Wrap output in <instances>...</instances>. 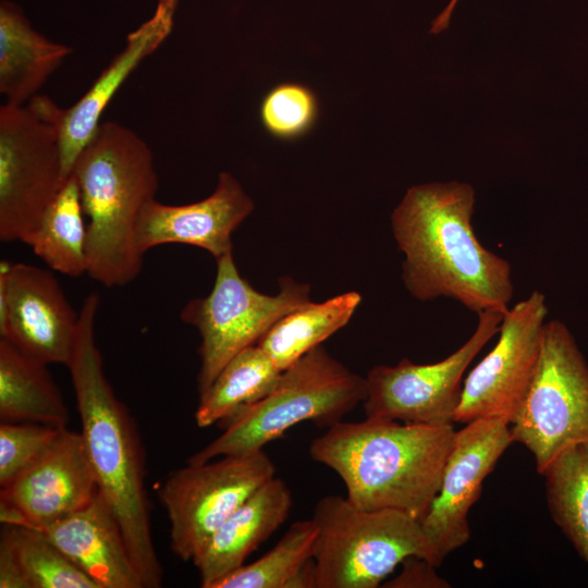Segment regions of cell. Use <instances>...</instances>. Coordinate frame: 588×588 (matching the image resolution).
Returning a JSON list of instances; mask_svg holds the SVG:
<instances>
[{
	"instance_id": "30",
	"label": "cell",
	"mask_w": 588,
	"mask_h": 588,
	"mask_svg": "<svg viewBox=\"0 0 588 588\" xmlns=\"http://www.w3.org/2000/svg\"><path fill=\"white\" fill-rule=\"evenodd\" d=\"M402 572L387 581L383 587L414 588V587H448V583L436 573V565L418 558L409 556L402 562Z\"/></svg>"
},
{
	"instance_id": "18",
	"label": "cell",
	"mask_w": 588,
	"mask_h": 588,
	"mask_svg": "<svg viewBox=\"0 0 588 588\" xmlns=\"http://www.w3.org/2000/svg\"><path fill=\"white\" fill-rule=\"evenodd\" d=\"M97 588H143L124 535L99 492L85 507L40 529Z\"/></svg>"
},
{
	"instance_id": "27",
	"label": "cell",
	"mask_w": 588,
	"mask_h": 588,
	"mask_svg": "<svg viewBox=\"0 0 588 588\" xmlns=\"http://www.w3.org/2000/svg\"><path fill=\"white\" fill-rule=\"evenodd\" d=\"M1 538L11 547L28 588H97L95 583L39 530L5 525Z\"/></svg>"
},
{
	"instance_id": "24",
	"label": "cell",
	"mask_w": 588,
	"mask_h": 588,
	"mask_svg": "<svg viewBox=\"0 0 588 588\" xmlns=\"http://www.w3.org/2000/svg\"><path fill=\"white\" fill-rule=\"evenodd\" d=\"M25 244L54 271L70 278L87 273V223L72 174Z\"/></svg>"
},
{
	"instance_id": "8",
	"label": "cell",
	"mask_w": 588,
	"mask_h": 588,
	"mask_svg": "<svg viewBox=\"0 0 588 588\" xmlns=\"http://www.w3.org/2000/svg\"><path fill=\"white\" fill-rule=\"evenodd\" d=\"M216 261L211 292L189 301L180 313L181 320L196 327L201 336L199 394L232 357L257 344L280 318L311 302L309 285L292 278H281L280 292L266 295L242 278L232 253Z\"/></svg>"
},
{
	"instance_id": "13",
	"label": "cell",
	"mask_w": 588,
	"mask_h": 588,
	"mask_svg": "<svg viewBox=\"0 0 588 588\" xmlns=\"http://www.w3.org/2000/svg\"><path fill=\"white\" fill-rule=\"evenodd\" d=\"M78 317L50 271L0 261V339L47 365L68 367Z\"/></svg>"
},
{
	"instance_id": "2",
	"label": "cell",
	"mask_w": 588,
	"mask_h": 588,
	"mask_svg": "<svg viewBox=\"0 0 588 588\" xmlns=\"http://www.w3.org/2000/svg\"><path fill=\"white\" fill-rule=\"evenodd\" d=\"M99 295L89 293L79 310L75 348L68 366L82 437L99 492L124 535L144 588L161 586L162 569L150 529L145 457L135 422L115 396L95 340Z\"/></svg>"
},
{
	"instance_id": "20",
	"label": "cell",
	"mask_w": 588,
	"mask_h": 588,
	"mask_svg": "<svg viewBox=\"0 0 588 588\" xmlns=\"http://www.w3.org/2000/svg\"><path fill=\"white\" fill-rule=\"evenodd\" d=\"M71 51L70 46L36 30L19 4L0 2V93L4 103L27 105Z\"/></svg>"
},
{
	"instance_id": "17",
	"label": "cell",
	"mask_w": 588,
	"mask_h": 588,
	"mask_svg": "<svg viewBox=\"0 0 588 588\" xmlns=\"http://www.w3.org/2000/svg\"><path fill=\"white\" fill-rule=\"evenodd\" d=\"M173 16L156 7L152 16L127 35L124 48L70 108L62 109L45 96L33 98V102L57 125L64 179L70 176L76 158L99 127L100 118L115 93L171 33Z\"/></svg>"
},
{
	"instance_id": "33",
	"label": "cell",
	"mask_w": 588,
	"mask_h": 588,
	"mask_svg": "<svg viewBox=\"0 0 588 588\" xmlns=\"http://www.w3.org/2000/svg\"><path fill=\"white\" fill-rule=\"evenodd\" d=\"M180 0H158V8H161L172 14H174Z\"/></svg>"
},
{
	"instance_id": "12",
	"label": "cell",
	"mask_w": 588,
	"mask_h": 588,
	"mask_svg": "<svg viewBox=\"0 0 588 588\" xmlns=\"http://www.w3.org/2000/svg\"><path fill=\"white\" fill-rule=\"evenodd\" d=\"M547 315L546 296L539 291L509 308L494 347L464 380L454 421L498 417L511 424L537 370Z\"/></svg>"
},
{
	"instance_id": "5",
	"label": "cell",
	"mask_w": 588,
	"mask_h": 588,
	"mask_svg": "<svg viewBox=\"0 0 588 588\" xmlns=\"http://www.w3.org/2000/svg\"><path fill=\"white\" fill-rule=\"evenodd\" d=\"M366 393V378L319 345L284 369L265 397L220 422L223 432L187 463L264 450L303 421L329 428L363 403Z\"/></svg>"
},
{
	"instance_id": "6",
	"label": "cell",
	"mask_w": 588,
	"mask_h": 588,
	"mask_svg": "<svg viewBox=\"0 0 588 588\" xmlns=\"http://www.w3.org/2000/svg\"><path fill=\"white\" fill-rule=\"evenodd\" d=\"M311 518L315 588H376L409 556L442 563L419 519L404 512L363 510L346 497L326 495Z\"/></svg>"
},
{
	"instance_id": "16",
	"label": "cell",
	"mask_w": 588,
	"mask_h": 588,
	"mask_svg": "<svg viewBox=\"0 0 588 588\" xmlns=\"http://www.w3.org/2000/svg\"><path fill=\"white\" fill-rule=\"evenodd\" d=\"M254 210L252 198L229 172H221L213 193L187 205L148 203L138 221L136 243L145 255L163 244L200 247L219 259L232 253V233Z\"/></svg>"
},
{
	"instance_id": "11",
	"label": "cell",
	"mask_w": 588,
	"mask_h": 588,
	"mask_svg": "<svg viewBox=\"0 0 588 588\" xmlns=\"http://www.w3.org/2000/svg\"><path fill=\"white\" fill-rule=\"evenodd\" d=\"M477 315L474 333L446 358L424 365L403 358L394 366L371 368L363 402L366 416L409 424H453L463 375L481 348L499 333L504 314L486 310Z\"/></svg>"
},
{
	"instance_id": "15",
	"label": "cell",
	"mask_w": 588,
	"mask_h": 588,
	"mask_svg": "<svg viewBox=\"0 0 588 588\" xmlns=\"http://www.w3.org/2000/svg\"><path fill=\"white\" fill-rule=\"evenodd\" d=\"M98 493L82 433L65 427L37 461L0 489V520L40 529L85 507Z\"/></svg>"
},
{
	"instance_id": "21",
	"label": "cell",
	"mask_w": 588,
	"mask_h": 588,
	"mask_svg": "<svg viewBox=\"0 0 588 588\" xmlns=\"http://www.w3.org/2000/svg\"><path fill=\"white\" fill-rule=\"evenodd\" d=\"M47 364L0 339V420L66 427L69 411Z\"/></svg>"
},
{
	"instance_id": "31",
	"label": "cell",
	"mask_w": 588,
	"mask_h": 588,
	"mask_svg": "<svg viewBox=\"0 0 588 588\" xmlns=\"http://www.w3.org/2000/svg\"><path fill=\"white\" fill-rule=\"evenodd\" d=\"M0 587L28 588L11 547L2 538H0Z\"/></svg>"
},
{
	"instance_id": "28",
	"label": "cell",
	"mask_w": 588,
	"mask_h": 588,
	"mask_svg": "<svg viewBox=\"0 0 588 588\" xmlns=\"http://www.w3.org/2000/svg\"><path fill=\"white\" fill-rule=\"evenodd\" d=\"M319 113L315 93L299 83H281L270 89L260 105V120L275 138L292 140L307 134Z\"/></svg>"
},
{
	"instance_id": "19",
	"label": "cell",
	"mask_w": 588,
	"mask_h": 588,
	"mask_svg": "<svg viewBox=\"0 0 588 588\" xmlns=\"http://www.w3.org/2000/svg\"><path fill=\"white\" fill-rule=\"evenodd\" d=\"M291 506V492L281 478L274 476L261 486L192 560L199 572L200 586L213 588L244 565L246 558L286 520Z\"/></svg>"
},
{
	"instance_id": "25",
	"label": "cell",
	"mask_w": 588,
	"mask_h": 588,
	"mask_svg": "<svg viewBox=\"0 0 588 588\" xmlns=\"http://www.w3.org/2000/svg\"><path fill=\"white\" fill-rule=\"evenodd\" d=\"M541 475L553 520L588 564V442L564 449Z\"/></svg>"
},
{
	"instance_id": "3",
	"label": "cell",
	"mask_w": 588,
	"mask_h": 588,
	"mask_svg": "<svg viewBox=\"0 0 588 588\" xmlns=\"http://www.w3.org/2000/svg\"><path fill=\"white\" fill-rule=\"evenodd\" d=\"M455 431L453 424L341 420L311 441L309 454L338 474L357 507L420 520L439 491Z\"/></svg>"
},
{
	"instance_id": "23",
	"label": "cell",
	"mask_w": 588,
	"mask_h": 588,
	"mask_svg": "<svg viewBox=\"0 0 588 588\" xmlns=\"http://www.w3.org/2000/svg\"><path fill=\"white\" fill-rule=\"evenodd\" d=\"M280 370L267 353L252 345L232 357L210 387L199 394L195 412L198 427L220 424L265 397L277 383Z\"/></svg>"
},
{
	"instance_id": "1",
	"label": "cell",
	"mask_w": 588,
	"mask_h": 588,
	"mask_svg": "<svg viewBox=\"0 0 588 588\" xmlns=\"http://www.w3.org/2000/svg\"><path fill=\"white\" fill-rule=\"evenodd\" d=\"M475 192L466 183L411 187L391 216L404 254L402 280L419 301L453 298L479 314H505L514 285L511 264L486 248L475 234Z\"/></svg>"
},
{
	"instance_id": "32",
	"label": "cell",
	"mask_w": 588,
	"mask_h": 588,
	"mask_svg": "<svg viewBox=\"0 0 588 588\" xmlns=\"http://www.w3.org/2000/svg\"><path fill=\"white\" fill-rule=\"evenodd\" d=\"M455 2L456 0H452V2L449 4L445 11L437 19L433 25V29L436 32H439L440 29H443L446 26L451 10L453 9Z\"/></svg>"
},
{
	"instance_id": "14",
	"label": "cell",
	"mask_w": 588,
	"mask_h": 588,
	"mask_svg": "<svg viewBox=\"0 0 588 588\" xmlns=\"http://www.w3.org/2000/svg\"><path fill=\"white\" fill-rule=\"evenodd\" d=\"M512 443L504 418L475 419L455 431L439 491L419 520L441 561L470 539L469 510L480 497L485 478Z\"/></svg>"
},
{
	"instance_id": "7",
	"label": "cell",
	"mask_w": 588,
	"mask_h": 588,
	"mask_svg": "<svg viewBox=\"0 0 588 588\" xmlns=\"http://www.w3.org/2000/svg\"><path fill=\"white\" fill-rule=\"evenodd\" d=\"M510 428L539 474L567 446L588 442V365L558 319L543 326L537 370Z\"/></svg>"
},
{
	"instance_id": "9",
	"label": "cell",
	"mask_w": 588,
	"mask_h": 588,
	"mask_svg": "<svg viewBox=\"0 0 588 588\" xmlns=\"http://www.w3.org/2000/svg\"><path fill=\"white\" fill-rule=\"evenodd\" d=\"M66 179L58 128L32 102L0 107V240L26 243Z\"/></svg>"
},
{
	"instance_id": "4",
	"label": "cell",
	"mask_w": 588,
	"mask_h": 588,
	"mask_svg": "<svg viewBox=\"0 0 588 588\" xmlns=\"http://www.w3.org/2000/svg\"><path fill=\"white\" fill-rule=\"evenodd\" d=\"M87 217V274L106 287L124 286L142 271L139 217L156 199L154 154L133 130L100 123L72 168ZM70 174V175H71Z\"/></svg>"
},
{
	"instance_id": "26",
	"label": "cell",
	"mask_w": 588,
	"mask_h": 588,
	"mask_svg": "<svg viewBox=\"0 0 588 588\" xmlns=\"http://www.w3.org/2000/svg\"><path fill=\"white\" fill-rule=\"evenodd\" d=\"M317 535L313 518L293 523L271 550L213 588H293L297 575L314 559Z\"/></svg>"
},
{
	"instance_id": "29",
	"label": "cell",
	"mask_w": 588,
	"mask_h": 588,
	"mask_svg": "<svg viewBox=\"0 0 588 588\" xmlns=\"http://www.w3.org/2000/svg\"><path fill=\"white\" fill-rule=\"evenodd\" d=\"M65 427L36 422L0 424V487L27 469Z\"/></svg>"
},
{
	"instance_id": "22",
	"label": "cell",
	"mask_w": 588,
	"mask_h": 588,
	"mask_svg": "<svg viewBox=\"0 0 588 588\" xmlns=\"http://www.w3.org/2000/svg\"><path fill=\"white\" fill-rule=\"evenodd\" d=\"M360 301L352 291L310 302L280 318L257 344L283 371L347 324Z\"/></svg>"
},
{
	"instance_id": "10",
	"label": "cell",
	"mask_w": 588,
	"mask_h": 588,
	"mask_svg": "<svg viewBox=\"0 0 588 588\" xmlns=\"http://www.w3.org/2000/svg\"><path fill=\"white\" fill-rule=\"evenodd\" d=\"M274 476L275 466L264 450L187 463L172 471L159 499L175 555L192 561L224 520Z\"/></svg>"
}]
</instances>
